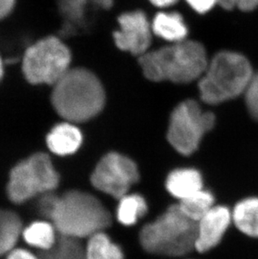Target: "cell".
<instances>
[{"label": "cell", "mask_w": 258, "mask_h": 259, "mask_svg": "<svg viewBox=\"0 0 258 259\" xmlns=\"http://www.w3.org/2000/svg\"><path fill=\"white\" fill-rule=\"evenodd\" d=\"M197 223L172 205L139 232V242L146 252L166 257H182L195 250Z\"/></svg>", "instance_id": "obj_4"}, {"label": "cell", "mask_w": 258, "mask_h": 259, "mask_svg": "<svg viewBox=\"0 0 258 259\" xmlns=\"http://www.w3.org/2000/svg\"><path fill=\"white\" fill-rule=\"evenodd\" d=\"M232 223V211L229 208L214 205L197 222L195 250L206 252L217 247Z\"/></svg>", "instance_id": "obj_11"}, {"label": "cell", "mask_w": 258, "mask_h": 259, "mask_svg": "<svg viewBox=\"0 0 258 259\" xmlns=\"http://www.w3.org/2000/svg\"><path fill=\"white\" fill-rule=\"evenodd\" d=\"M3 75H4V65H3L2 58L0 57V81L2 80Z\"/></svg>", "instance_id": "obj_29"}, {"label": "cell", "mask_w": 258, "mask_h": 259, "mask_svg": "<svg viewBox=\"0 0 258 259\" xmlns=\"http://www.w3.org/2000/svg\"><path fill=\"white\" fill-rule=\"evenodd\" d=\"M57 199H58V196L54 194V192L44 194L40 196L39 198L38 202V210L43 217L49 220L52 218V213L56 208Z\"/></svg>", "instance_id": "obj_23"}, {"label": "cell", "mask_w": 258, "mask_h": 259, "mask_svg": "<svg viewBox=\"0 0 258 259\" xmlns=\"http://www.w3.org/2000/svg\"><path fill=\"white\" fill-rule=\"evenodd\" d=\"M60 176L49 155L34 153L13 167L7 185V195L15 204H22L37 196L53 192Z\"/></svg>", "instance_id": "obj_6"}, {"label": "cell", "mask_w": 258, "mask_h": 259, "mask_svg": "<svg viewBox=\"0 0 258 259\" xmlns=\"http://www.w3.org/2000/svg\"><path fill=\"white\" fill-rule=\"evenodd\" d=\"M83 136L73 122H61L52 127L47 136L48 149L60 156L71 155L80 149Z\"/></svg>", "instance_id": "obj_12"}, {"label": "cell", "mask_w": 258, "mask_h": 259, "mask_svg": "<svg viewBox=\"0 0 258 259\" xmlns=\"http://www.w3.org/2000/svg\"><path fill=\"white\" fill-rule=\"evenodd\" d=\"M22 232L20 217L12 210L0 209V258L15 249Z\"/></svg>", "instance_id": "obj_16"}, {"label": "cell", "mask_w": 258, "mask_h": 259, "mask_svg": "<svg viewBox=\"0 0 258 259\" xmlns=\"http://www.w3.org/2000/svg\"><path fill=\"white\" fill-rule=\"evenodd\" d=\"M244 93L249 113L254 119L258 121V73L252 76Z\"/></svg>", "instance_id": "obj_22"}, {"label": "cell", "mask_w": 258, "mask_h": 259, "mask_svg": "<svg viewBox=\"0 0 258 259\" xmlns=\"http://www.w3.org/2000/svg\"><path fill=\"white\" fill-rule=\"evenodd\" d=\"M139 180L136 163L117 152L105 154L91 176V183L97 190L117 200L129 193Z\"/></svg>", "instance_id": "obj_9"}, {"label": "cell", "mask_w": 258, "mask_h": 259, "mask_svg": "<svg viewBox=\"0 0 258 259\" xmlns=\"http://www.w3.org/2000/svg\"><path fill=\"white\" fill-rule=\"evenodd\" d=\"M168 193L179 201L204 189L202 175L194 168H178L168 174L165 181Z\"/></svg>", "instance_id": "obj_13"}, {"label": "cell", "mask_w": 258, "mask_h": 259, "mask_svg": "<svg viewBox=\"0 0 258 259\" xmlns=\"http://www.w3.org/2000/svg\"><path fill=\"white\" fill-rule=\"evenodd\" d=\"M71 61V52L66 45L57 37L48 36L26 50L23 73L29 83L53 86L70 69Z\"/></svg>", "instance_id": "obj_7"}, {"label": "cell", "mask_w": 258, "mask_h": 259, "mask_svg": "<svg viewBox=\"0 0 258 259\" xmlns=\"http://www.w3.org/2000/svg\"><path fill=\"white\" fill-rule=\"evenodd\" d=\"M208 64L205 47L194 40L176 42L139 57L144 76L155 82L189 83L203 76Z\"/></svg>", "instance_id": "obj_2"}, {"label": "cell", "mask_w": 258, "mask_h": 259, "mask_svg": "<svg viewBox=\"0 0 258 259\" xmlns=\"http://www.w3.org/2000/svg\"><path fill=\"white\" fill-rule=\"evenodd\" d=\"M15 5V0H0V20L10 15Z\"/></svg>", "instance_id": "obj_27"}, {"label": "cell", "mask_w": 258, "mask_h": 259, "mask_svg": "<svg viewBox=\"0 0 258 259\" xmlns=\"http://www.w3.org/2000/svg\"><path fill=\"white\" fill-rule=\"evenodd\" d=\"M39 257L40 259H87L85 247L80 240L60 234L53 247L40 252Z\"/></svg>", "instance_id": "obj_20"}, {"label": "cell", "mask_w": 258, "mask_h": 259, "mask_svg": "<svg viewBox=\"0 0 258 259\" xmlns=\"http://www.w3.org/2000/svg\"><path fill=\"white\" fill-rule=\"evenodd\" d=\"M120 29L113 34L115 44L134 56L146 53L151 43L152 26L142 11L124 13L118 17Z\"/></svg>", "instance_id": "obj_10"}, {"label": "cell", "mask_w": 258, "mask_h": 259, "mask_svg": "<svg viewBox=\"0 0 258 259\" xmlns=\"http://www.w3.org/2000/svg\"><path fill=\"white\" fill-rule=\"evenodd\" d=\"M232 223L243 234L258 237V197L239 201L232 211Z\"/></svg>", "instance_id": "obj_15"}, {"label": "cell", "mask_w": 258, "mask_h": 259, "mask_svg": "<svg viewBox=\"0 0 258 259\" xmlns=\"http://www.w3.org/2000/svg\"><path fill=\"white\" fill-rule=\"evenodd\" d=\"M52 103L56 113L68 122H88L102 112L104 88L95 74L85 68H70L53 85Z\"/></svg>", "instance_id": "obj_1"}, {"label": "cell", "mask_w": 258, "mask_h": 259, "mask_svg": "<svg viewBox=\"0 0 258 259\" xmlns=\"http://www.w3.org/2000/svg\"><path fill=\"white\" fill-rule=\"evenodd\" d=\"M179 207L190 220L197 223L214 205V197L210 191L200 190L192 196L179 201Z\"/></svg>", "instance_id": "obj_21"}, {"label": "cell", "mask_w": 258, "mask_h": 259, "mask_svg": "<svg viewBox=\"0 0 258 259\" xmlns=\"http://www.w3.org/2000/svg\"><path fill=\"white\" fill-rule=\"evenodd\" d=\"M223 9L232 10L237 8L241 11H252L258 7V0H217Z\"/></svg>", "instance_id": "obj_24"}, {"label": "cell", "mask_w": 258, "mask_h": 259, "mask_svg": "<svg viewBox=\"0 0 258 259\" xmlns=\"http://www.w3.org/2000/svg\"><path fill=\"white\" fill-rule=\"evenodd\" d=\"M253 75L251 64L242 55L219 52L200 77V98L211 105L232 100L245 93Z\"/></svg>", "instance_id": "obj_5"}, {"label": "cell", "mask_w": 258, "mask_h": 259, "mask_svg": "<svg viewBox=\"0 0 258 259\" xmlns=\"http://www.w3.org/2000/svg\"><path fill=\"white\" fill-rule=\"evenodd\" d=\"M216 117L205 112L195 101H184L169 117L167 140L176 151L185 156L194 154L203 138L214 127Z\"/></svg>", "instance_id": "obj_8"}, {"label": "cell", "mask_w": 258, "mask_h": 259, "mask_svg": "<svg viewBox=\"0 0 258 259\" xmlns=\"http://www.w3.org/2000/svg\"><path fill=\"white\" fill-rule=\"evenodd\" d=\"M151 26L156 35L173 43L185 40L188 34L186 25L179 13H158Z\"/></svg>", "instance_id": "obj_14"}, {"label": "cell", "mask_w": 258, "mask_h": 259, "mask_svg": "<svg viewBox=\"0 0 258 259\" xmlns=\"http://www.w3.org/2000/svg\"><path fill=\"white\" fill-rule=\"evenodd\" d=\"M56 232L53 223L47 221H37L23 230L22 236L28 244L42 252L53 247L58 238L59 234Z\"/></svg>", "instance_id": "obj_18"}, {"label": "cell", "mask_w": 258, "mask_h": 259, "mask_svg": "<svg viewBox=\"0 0 258 259\" xmlns=\"http://www.w3.org/2000/svg\"><path fill=\"white\" fill-rule=\"evenodd\" d=\"M187 2L196 12L204 14L214 7L217 0H187Z\"/></svg>", "instance_id": "obj_25"}, {"label": "cell", "mask_w": 258, "mask_h": 259, "mask_svg": "<svg viewBox=\"0 0 258 259\" xmlns=\"http://www.w3.org/2000/svg\"><path fill=\"white\" fill-rule=\"evenodd\" d=\"M52 221L57 233L76 239L89 238L112 223V215L96 196L71 190L58 196Z\"/></svg>", "instance_id": "obj_3"}, {"label": "cell", "mask_w": 258, "mask_h": 259, "mask_svg": "<svg viewBox=\"0 0 258 259\" xmlns=\"http://www.w3.org/2000/svg\"><path fill=\"white\" fill-rule=\"evenodd\" d=\"M5 259H40L39 256L33 254L28 250L15 248L6 255Z\"/></svg>", "instance_id": "obj_26"}, {"label": "cell", "mask_w": 258, "mask_h": 259, "mask_svg": "<svg viewBox=\"0 0 258 259\" xmlns=\"http://www.w3.org/2000/svg\"><path fill=\"white\" fill-rule=\"evenodd\" d=\"M148 212V204L139 194L127 193L118 200L117 218L122 225L131 227Z\"/></svg>", "instance_id": "obj_19"}, {"label": "cell", "mask_w": 258, "mask_h": 259, "mask_svg": "<svg viewBox=\"0 0 258 259\" xmlns=\"http://www.w3.org/2000/svg\"><path fill=\"white\" fill-rule=\"evenodd\" d=\"M149 1L157 7L164 8L176 4L178 0H149Z\"/></svg>", "instance_id": "obj_28"}, {"label": "cell", "mask_w": 258, "mask_h": 259, "mask_svg": "<svg viewBox=\"0 0 258 259\" xmlns=\"http://www.w3.org/2000/svg\"><path fill=\"white\" fill-rule=\"evenodd\" d=\"M85 252L87 259H124L121 247L115 243L104 231L88 238Z\"/></svg>", "instance_id": "obj_17"}]
</instances>
